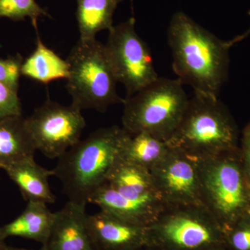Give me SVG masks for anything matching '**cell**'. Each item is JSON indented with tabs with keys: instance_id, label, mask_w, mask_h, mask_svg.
I'll return each instance as SVG.
<instances>
[{
	"instance_id": "cell-26",
	"label": "cell",
	"mask_w": 250,
	"mask_h": 250,
	"mask_svg": "<svg viewBox=\"0 0 250 250\" xmlns=\"http://www.w3.org/2000/svg\"><path fill=\"white\" fill-rule=\"evenodd\" d=\"M248 14H249L250 17V10L248 11ZM250 34V29H248V31H246L244 34H242V35H240L237 36V37L234 38V39H231V40L229 41V42L230 45L232 47L234 44L237 43V42H240V41L244 40L245 39H246L248 36Z\"/></svg>"
},
{
	"instance_id": "cell-27",
	"label": "cell",
	"mask_w": 250,
	"mask_h": 250,
	"mask_svg": "<svg viewBox=\"0 0 250 250\" xmlns=\"http://www.w3.org/2000/svg\"><path fill=\"white\" fill-rule=\"evenodd\" d=\"M8 249H9V246H6L4 241L0 240V250H8Z\"/></svg>"
},
{
	"instance_id": "cell-15",
	"label": "cell",
	"mask_w": 250,
	"mask_h": 250,
	"mask_svg": "<svg viewBox=\"0 0 250 250\" xmlns=\"http://www.w3.org/2000/svg\"><path fill=\"white\" fill-rule=\"evenodd\" d=\"M88 203L125 222L143 227L152 223L164 208L130 201L104 183L94 192Z\"/></svg>"
},
{
	"instance_id": "cell-9",
	"label": "cell",
	"mask_w": 250,
	"mask_h": 250,
	"mask_svg": "<svg viewBox=\"0 0 250 250\" xmlns=\"http://www.w3.org/2000/svg\"><path fill=\"white\" fill-rule=\"evenodd\" d=\"M37 150L49 159H59L80 141L85 126L82 110L48 100L27 118Z\"/></svg>"
},
{
	"instance_id": "cell-4",
	"label": "cell",
	"mask_w": 250,
	"mask_h": 250,
	"mask_svg": "<svg viewBox=\"0 0 250 250\" xmlns=\"http://www.w3.org/2000/svg\"><path fill=\"white\" fill-rule=\"evenodd\" d=\"M197 162L203 205L225 229L250 210V184L240 148Z\"/></svg>"
},
{
	"instance_id": "cell-12",
	"label": "cell",
	"mask_w": 250,
	"mask_h": 250,
	"mask_svg": "<svg viewBox=\"0 0 250 250\" xmlns=\"http://www.w3.org/2000/svg\"><path fill=\"white\" fill-rule=\"evenodd\" d=\"M85 206L69 201L54 212L50 232L40 250H95L87 229Z\"/></svg>"
},
{
	"instance_id": "cell-25",
	"label": "cell",
	"mask_w": 250,
	"mask_h": 250,
	"mask_svg": "<svg viewBox=\"0 0 250 250\" xmlns=\"http://www.w3.org/2000/svg\"><path fill=\"white\" fill-rule=\"evenodd\" d=\"M240 151L245 172L250 184V123L243 130Z\"/></svg>"
},
{
	"instance_id": "cell-29",
	"label": "cell",
	"mask_w": 250,
	"mask_h": 250,
	"mask_svg": "<svg viewBox=\"0 0 250 250\" xmlns=\"http://www.w3.org/2000/svg\"><path fill=\"white\" fill-rule=\"evenodd\" d=\"M8 250H34L24 249V248H12V247L9 246V249H8Z\"/></svg>"
},
{
	"instance_id": "cell-20",
	"label": "cell",
	"mask_w": 250,
	"mask_h": 250,
	"mask_svg": "<svg viewBox=\"0 0 250 250\" xmlns=\"http://www.w3.org/2000/svg\"><path fill=\"white\" fill-rule=\"evenodd\" d=\"M170 149L166 141L147 133L129 134L123 146L121 157L150 171L166 157Z\"/></svg>"
},
{
	"instance_id": "cell-2",
	"label": "cell",
	"mask_w": 250,
	"mask_h": 250,
	"mask_svg": "<svg viewBox=\"0 0 250 250\" xmlns=\"http://www.w3.org/2000/svg\"><path fill=\"white\" fill-rule=\"evenodd\" d=\"M129 133L111 126L94 131L58 159L52 170L69 201L86 205L120 159Z\"/></svg>"
},
{
	"instance_id": "cell-5",
	"label": "cell",
	"mask_w": 250,
	"mask_h": 250,
	"mask_svg": "<svg viewBox=\"0 0 250 250\" xmlns=\"http://www.w3.org/2000/svg\"><path fill=\"white\" fill-rule=\"evenodd\" d=\"M147 231L150 250H210L225 246L223 227L203 205H166Z\"/></svg>"
},
{
	"instance_id": "cell-30",
	"label": "cell",
	"mask_w": 250,
	"mask_h": 250,
	"mask_svg": "<svg viewBox=\"0 0 250 250\" xmlns=\"http://www.w3.org/2000/svg\"><path fill=\"white\" fill-rule=\"evenodd\" d=\"M141 250H150L147 249V248H144V249Z\"/></svg>"
},
{
	"instance_id": "cell-19",
	"label": "cell",
	"mask_w": 250,
	"mask_h": 250,
	"mask_svg": "<svg viewBox=\"0 0 250 250\" xmlns=\"http://www.w3.org/2000/svg\"><path fill=\"white\" fill-rule=\"evenodd\" d=\"M37 32L36 47L33 53L23 62L22 75L42 83L69 77L70 66L67 60L61 58L43 44Z\"/></svg>"
},
{
	"instance_id": "cell-31",
	"label": "cell",
	"mask_w": 250,
	"mask_h": 250,
	"mask_svg": "<svg viewBox=\"0 0 250 250\" xmlns=\"http://www.w3.org/2000/svg\"><path fill=\"white\" fill-rule=\"evenodd\" d=\"M131 2H132V1H133V0H131Z\"/></svg>"
},
{
	"instance_id": "cell-6",
	"label": "cell",
	"mask_w": 250,
	"mask_h": 250,
	"mask_svg": "<svg viewBox=\"0 0 250 250\" xmlns=\"http://www.w3.org/2000/svg\"><path fill=\"white\" fill-rule=\"evenodd\" d=\"M178 80L159 77L125 99L122 123L131 134L146 132L167 142L177 129L188 103Z\"/></svg>"
},
{
	"instance_id": "cell-24",
	"label": "cell",
	"mask_w": 250,
	"mask_h": 250,
	"mask_svg": "<svg viewBox=\"0 0 250 250\" xmlns=\"http://www.w3.org/2000/svg\"><path fill=\"white\" fill-rule=\"evenodd\" d=\"M22 115L18 91L0 82V119Z\"/></svg>"
},
{
	"instance_id": "cell-18",
	"label": "cell",
	"mask_w": 250,
	"mask_h": 250,
	"mask_svg": "<svg viewBox=\"0 0 250 250\" xmlns=\"http://www.w3.org/2000/svg\"><path fill=\"white\" fill-rule=\"evenodd\" d=\"M123 0H77L80 40H95L97 34L113 27V15Z\"/></svg>"
},
{
	"instance_id": "cell-1",
	"label": "cell",
	"mask_w": 250,
	"mask_h": 250,
	"mask_svg": "<svg viewBox=\"0 0 250 250\" xmlns=\"http://www.w3.org/2000/svg\"><path fill=\"white\" fill-rule=\"evenodd\" d=\"M172 68L182 84L195 93L218 97L228 78L230 45L182 11L175 13L167 29Z\"/></svg>"
},
{
	"instance_id": "cell-14",
	"label": "cell",
	"mask_w": 250,
	"mask_h": 250,
	"mask_svg": "<svg viewBox=\"0 0 250 250\" xmlns=\"http://www.w3.org/2000/svg\"><path fill=\"white\" fill-rule=\"evenodd\" d=\"M36 150L27 118L20 115L0 119V169L34 158Z\"/></svg>"
},
{
	"instance_id": "cell-22",
	"label": "cell",
	"mask_w": 250,
	"mask_h": 250,
	"mask_svg": "<svg viewBox=\"0 0 250 250\" xmlns=\"http://www.w3.org/2000/svg\"><path fill=\"white\" fill-rule=\"evenodd\" d=\"M229 250H250V210L224 229Z\"/></svg>"
},
{
	"instance_id": "cell-16",
	"label": "cell",
	"mask_w": 250,
	"mask_h": 250,
	"mask_svg": "<svg viewBox=\"0 0 250 250\" xmlns=\"http://www.w3.org/2000/svg\"><path fill=\"white\" fill-rule=\"evenodd\" d=\"M10 179L21 190L27 202L52 204L56 197L51 191L49 177L53 176L52 170L36 164L34 158L25 159L4 169Z\"/></svg>"
},
{
	"instance_id": "cell-21",
	"label": "cell",
	"mask_w": 250,
	"mask_h": 250,
	"mask_svg": "<svg viewBox=\"0 0 250 250\" xmlns=\"http://www.w3.org/2000/svg\"><path fill=\"white\" fill-rule=\"evenodd\" d=\"M42 17L51 18V16L36 0H0V18L21 21L29 18L36 30L38 20Z\"/></svg>"
},
{
	"instance_id": "cell-17",
	"label": "cell",
	"mask_w": 250,
	"mask_h": 250,
	"mask_svg": "<svg viewBox=\"0 0 250 250\" xmlns=\"http://www.w3.org/2000/svg\"><path fill=\"white\" fill-rule=\"evenodd\" d=\"M54 213L42 202H27L17 218L0 228V240L18 236L44 244L52 228Z\"/></svg>"
},
{
	"instance_id": "cell-11",
	"label": "cell",
	"mask_w": 250,
	"mask_h": 250,
	"mask_svg": "<svg viewBox=\"0 0 250 250\" xmlns=\"http://www.w3.org/2000/svg\"><path fill=\"white\" fill-rule=\"evenodd\" d=\"M86 227L95 250H141L147 248V227L127 223L100 210L86 215Z\"/></svg>"
},
{
	"instance_id": "cell-23",
	"label": "cell",
	"mask_w": 250,
	"mask_h": 250,
	"mask_svg": "<svg viewBox=\"0 0 250 250\" xmlns=\"http://www.w3.org/2000/svg\"><path fill=\"white\" fill-rule=\"evenodd\" d=\"M23 62L20 54L6 59L0 58V82L18 91Z\"/></svg>"
},
{
	"instance_id": "cell-8",
	"label": "cell",
	"mask_w": 250,
	"mask_h": 250,
	"mask_svg": "<svg viewBox=\"0 0 250 250\" xmlns=\"http://www.w3.org/2000/svg\"><path fill=\"white\" fill-rule=\"evenodd\" d=\"M134 17L113 26L104 44L106 57L118 83L126 90V98L159 78L152 55L146 42L136 31Z\"/></svg>"
},
{
	"instance_id": "cell-28",
	"label": "cell",
	"mask_w": 250,
	"mask_h": 250,
	"mask_svg": "<svg viewBox=\"0 0 250 250\" xmlns=\"http://www.w3.org/2000/svg\"><path fill=\"white\" fill-rule=\"evenodd\" d=\"M210 250H229L228 248H226V246H221L218 247V248H213V249Z\"/></svg>"
},
{
	"instance_id": "cell-3",
	"label": "cell",
	"mask_w": 250,
	"mask_h": 250,
	"mask_svg": "<svg viewBox=\"0 0 250 250\" xmlns=\"http://www.w3.org/2000/svg\"><path fill=\"white\" fill-rule=\"evenodd\" d=\"M167 143L196 160L240 148L236 123L218 97L195 93Z\"/></svg>"
},
{
	"instance_id": "cell-7",
	"label": "cell",
	"mask_w": 250,
	"mask_h": 250,
	"mask_svg": "<svg viewBox=\"0 0 250 250\" xmlns=\"http://www.w3.org/2000/svg\"><path fill=\"white\" fill-rule=\"evenodd\" d=\"M70 66L66 88L72 104L104 113L111 105L124 104L117 92L118 83L105 52L96 39L79 40L67 59Z\"/></svg>"
},
{
	"instance_id": "cell-13",
	"label": "cell",
	"mask_w": 250,
	"mask_h": 250,
	"mask_svg": "<svg viewBox=\"0 0 250 250\" xmlns=\"http://www.w3.org/2000/svg\"><path fill=\"white\" fill-rule=\"evenodd\" d=\"M104 183L130 201L161 208L166 207L154 187L150 172L121 157L112 167Z\"/></svg>"
},
{
	"instance_id": "cell-10",
	"label": "cell",
	"mask_w": 250,
	"mask_h": 250,
	"mask_svg": "<svg viewBox=\"0 0 250 250\" xmlns=\"http://www.w3.org/2000/svg\"><path fill=\"white\" fill-rule=\"evenodd\" d=\"M149 172L166 205H203L196 159L170 147L166 157Z\"/></svg>"
}]
</instances>
